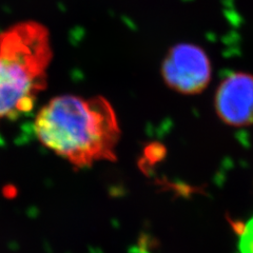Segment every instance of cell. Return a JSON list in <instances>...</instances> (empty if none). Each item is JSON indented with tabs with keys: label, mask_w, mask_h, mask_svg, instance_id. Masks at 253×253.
Here are the masks:
<instances>
[{
	"label": "cell",
	"mask_w": 253,
	"mask_h": 253,
	"mask_svg": "<svg viewBox=\"0 0 253 253\" xmlns=\"http://www.w3.org/2000/svg\"><path fill=\"white\" fill-rule=\"evenodd\" d=\"M249 253H253V248L250 250V252H249Z\"/></svg>",
	"instance_id": "obj_5"
},
{
	"label": "cell",
	"mask_w": 253,
	"mask_h": 253,
	"mask_svg": "<svg viewBox=\"0 0 253 253\" xmlns=\"http://www.w3.org/2000/svg\"><path fill=\"white\" fill-rule=\"evenodd\" d=\"M211 72L208 55L192 43L172 46L162 65V75L169 88L187 95L199 94L207 88Z\"/></svg>",
	"instance_id": "obj_3"
},
{
	"label": "cell",
	"mask_w": 253,
	"mask_h": 253,
	"mask_svg": "<svg viewBox=\"0 0 253 253\" xmlns=\"http://www.w3.org/2000/svg\"><path fill=\"white\" fill-rule=\"evenodd\" d=\"M42 144L77 168L115 161L121 137L113 107L102 96L61 95L51 99L35 118Z\"/></svg>",
	"instance_id": "obj_1"
},
{
	"label": "cell",
	"mask_w": 253,
	"mask_h": 253,
	"mask_svg": "<svg viewBox=\"0 0 253 253\" xmlns=\"http://www.w3.org/2000/svg\"><path fill=\"white\" fill-rule=\"evenodd\" d=\"M214 106L218 117L231 126L253 125V75H228L216 90Z\"/></svg>",
	"instance_id": "obj_4"
},
{
	"label": "cell",
	"mask_w": 253,
	"mask_h": 253,
	"mask_svg": "<svg viewBox=\"0 0 253 253\" xmlns=\"http://www.w3.org/2000/svg\"><path fill=\"white\" fill-rule=\"evenodd\" d=\"M52 59L49 31L25 21L0 33V123L34 108Z\"/></svg>",
	"instance_id": "obj_2"
}]
</instances>
